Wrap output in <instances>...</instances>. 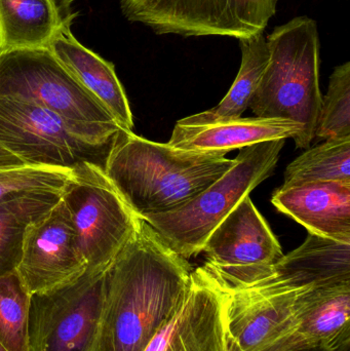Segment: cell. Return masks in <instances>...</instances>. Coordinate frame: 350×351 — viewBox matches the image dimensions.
<instances>
[{"instance_id": "cell-1", "label": "cell", "mask_w": 350, "mask_h": 351, "mask_svg": "<svg viewBox=\"0 0 350 351\" xmlns=\"http://www.w3.org/2000/svg\"><path fill=\"white\" fill-rule=\"evenodd\" d=\"M192 267L143 219L106 271L102 321L92 351H144L190 288Z\"/></svg>"}, {"instance_id": "cell-2", "label": "cell", "mask_w": 350, "mask_h": 351, "mask_svg": "<svg viewBox=\"0 0 350 351\" xmlns=\"http://www.w3.org/2000/svg\"><path fill=\"white\" fill-rule=\"evenodd\" d=\"M234 162L223 154L184 152L121 130L103 170L134 214L143 219L182 208Z\"/></svg>"}, {"instance_id": "cell-3", "label": "cell", "mask_w": 350, "mask_h": 351, "mask_svg": "<svg viewBox=\"0 0 350 351\" xmlns=\"http://www.w3.org/2000/svg\"><path fill=\"white\" fill-rule=\"evenodd\" d=\"M269 62L249 108L259 117L300 123L297 148L314 139L323 96L320 88V35L316 21L297 16L267 36Z\"/></svg>"}, {"instance_id": "cell-4", "label": "cell", "mask_w": 350, "mask_h": 351, "mask_svg": "<svg viewBox=\"0 0 350 351\" xmlns=\"http://www.w3.org/2000/svg\"><path fill=\"white\" fill-rule=\"evenodd\" d=\"M0 96L51 111L103 145H110L123 130L49 49L0 53Z\"/></svg>"}, {"instance_id": "cell-5", "label": "cell", "mask_w": 350, "mask_h": 351, "mask_svg": "<svg viewBox=\"0 0 350 351\" xmlns=\"http://www.w3.org/2000/svg\"><path fill=\"white\" fill-rule=\"evenodd\" d=\"M285 142L273 140L242 148L229 170L188 204L143 220L177 255L186 260L197 256L222 220L273 174Z\"/></svg>"}, {"instance_id": "cell-6", "label": "cell", "mask_w": 350, "mask_h": 351, "mask_svg": "<svg viewBox=\"0 0 350 351\" xmlns=\"http://www.w3.org/2000/svg\"><path fill=\"white\" fill-rule=\"evenodd\" d=\"M88 269H108L135 232L134 214L105 174L103 167L84 162L73 169L61 196Z\"/></svg>"}, {"instance_id": "cell-7", "label": "cell", "mask_w": 350, "mask_h": 351, "mask_svg": "<svg viewBox=\"0 0 350 351\" xmlns=\"http://www.w3.org/2000/svg\"><path fill=\"white\" fill-rule=\"evenodd\" d=\"M279 0H121L129 22L155 34L249 38L263 34Z\"/></svg>"}, {"instance_id": "cell-8", "label": "cell", "mask_w": 350, "mask_h": 351, "mask_svg": "<svg viewBox=\"0 0 350 351\" xmlns=\"http://www.w3.org/2000/svg\"><path fill=\"white\" fill-rule=\"evenodd\" d=\"M110 146L92 141L38 105L0 96V147L25 164L70 170L84 162L104 167Z\"/></svg>"}, {"instance_id": "cell-9", "label": "cell", "mask_w": 350, "mask_h": 351, "mask_svg": "<svg viewBox=\"0 0 350 351\" xmlns=\"http://www.w3.org/2000/svg\"><path fill=\"white\" fill-rule=\"evenodd\" d=\"M106 270L31 295L28 351H92L102 321Z\"/></svg>"}, {"instance_id": "cell-10", "label": "cell", "mask_w": 350, "mask_h": 351, "mask_svg": "<svg viewBox=\"0 0 350 351\" xmlns=\"http://www.w3.org/2000/svg\"><path fill=\"white\" fill-rule=\"evenodd\" d=\"M203 252V269L222 289L234 290L277 263L283 250L250 195L222 220L209 235Z\"/></svg>"}, {"instance_id": "cell-11", "label": "cell", "mask_w": 350, "mask_h": 351, "mask_svg": "<svg viewBox=\"0 0 350 351\" xmlns=\"http://www.w3.org/2000/svg\"><path fill=\"white\" fill-rule=\"evenodd\" d=\"M88 270L62 198L25 231L16 272L31 295L75 282Z\"/></svg>"}, {"instance_id": "cell-12", "label": "cell", "mask_w": 350, "mask_h": 351, "mask_svg": "<svg viewBox=\"0 0 350 351\" xmlns=\"http://www.w3.org/2000/svg\"><path fill=\"white\" fill-rule=\"evenodd\" d=\"M219 289L224 296L226 351H265L285 339L295 331L312 290L258 294Z\"/></svg>"}, {"instance_id": "cell-13", "label": "cell", "mask_w": 350, "mask_h": 351, "mask_svg": "<svg viewBox=\"0 0 350 351\" xmlns=\"http://www.w3.org/2000/svg\"><path fill=\"white\" fill-rule=\"evenodd\" d=\"M144 351H226L223 293L201 266L191 272L180 308Z\"/></svg>"}, {"instance_id": "cell-14", "label": "cell", "mask_w": 350, "mask_h": 351, "mask_svg": "<svg viewBox=\"0 0 350 351\" xmlns=\"http://www.w3.org/2000/svg\"><path fill=\"white\" fill-rule=\"evenodd\" d=\"M345 280H350V245L310 233L299 247L284 255L254 280L228 291L277 294L308 290Z\"/></svg>"}, {"instance_id": "cell-15", "label": "cell", "mask_w": 350, "mask_h": 351, "mask_svg": "<svg viewBox=\"0 0 350 351\" xmlns=\"http://www.w3.org/2000/svg\"><path fill=\"white\" fill-rule=\"evenodd\" d=\"M271 202L312 234L350 245V183L282 186Z\"/></svg>"}, {"instance_id": "cell-16", "label": "cell", "mask_w": 350, "mask_h": 351, "mask_svg": "<svg viewBox=\"0 0 350 351\" xmlns=\"http://www.w3.org/2000/svg\"><path fill=\"white\" fill-rule=\"evenodd\" d=\"M302 131L300 123L277 117H240L205 125L176 123L168 144L184 152L225 156L232 150L262 142L288 138H293L296 142Z\"/></svg>"}, {"instance_id": "cell-17", "label": "cell", "mask_w": 350, "mask_h": 351, "mask_svg": "<svg viewBox=\"0 0 350 351\" xmlns=\"http://www.w3.org/2000/svg\"><path fill=\"white\" fill-rule=\"evenodd\" d=\"M75 0H0V53L49 49L71 32Z\"/></svg>"}, {"instance_id": "cell-18", "label": "cell", "mask_w": 350, "mask_h": 351, "mask_svg": "<svg viewBox=\"0 0 350 351\" xmlns=\"http://www.w3.org/2000/svg\"><path fill=\"white\" fill-rule=\"evenodd\" d=\"M49 49L80 84L108 110L121 129L133 130V114L129 100L112 63L82 45L71 32L58 37Z\"/></svg>"}, {"instance_id": "cell-19", "label": "cell", "mask_w": 350, "mask_h": 351, "mask_svg": "<svg viewBox=\"0 0 350 351\" xmlns=\"http://www.w3.org/2000/svg\"><path fill=\"white\" fill-rule=\"evenodd\" d=\"M292 342L301 348L336 350L350 338V280L312 289Z\"/></svg>"}, {"instance_id": "cell-20", "label": "cell", "mask_w": 350, "mask_h": 351, "mask_svg": "<svg viewBox=\"0 0 350 351\" xmlns=\"http://www.w3.org/2000/svg\"><path fill=\"white\" fill-rule=\"evenodd\" d=\"M242 63L232 88L223 100L210 110L185 117L178 121L183 125H205L240 119L249 108L269 62L266 38L257 34L240 39Z\"/></svg>"}, {"instance_id": "cell-21", "label": "cell", "mask_w": 350, "mask_h": 351, "mask_svg": "<svg viewBox=\"0 0 350 351\" xmlns=\"http://www.w3.org/2000/svg\"><path fill=\"white\" fill-rule=\"evenodd\" d=\"M61 196L31 192L0 202V276L16 271L27 227L53 208Z\"/></svg>"}, {"instance_id": "cell-22", "label": "cell", "mask_w": 350, "mask_h": 351, "mask_svg": "<svg viewBox=\"0 0 350 351\" xmlns=\"http://www.w3.org/2000/svg\"><path fill=\"white\" fill-rule=\"evenodd\" d=\"M283 186L320 182L350 183V137L325 140L288 166Z\"/></svg>"}, {"instance_id": "cell-23", "label": "cell", "mask_w": 350, "mask_h": 351, "mask_svg": "<svg viewBox=\"0 0 350 351\" xmlns=\"http://www.w3.org/2000/svg\"><path fill=\"white\" fill-rule=\"evenodd\" d=\"M30 301L16 271L0 276V344L8 351H28Z\"/></svg>"}, {"instance_id": "cell-24", "label": "cell", "mask_w": 350, "mask_h": 351, "mask_svg": "<svg viewBox=\"0 0 350 351\" xmlns=\"http://www.w3.org/2000/svg\"><path fill=\"white\" fill-rule=\"evenodd\" d=\"M73 170L47 166L0 167V202L31 192L62 194Z\"/></svg>"}, {"instance_id": "cell-25", "label": "cell", "mask_w": 350, "mask_h": 351, "mask_svg": "<svg viewBox=\"0 0 350 351\" xmlns=\"http://www.w3.org/2000/svg\"><path fill=\"white\" fill-rule=\"evenodd\" d=\"M350 137V62L337 66L323 98L314 138L318 140Z\"/></svg>"}, {"instance_id": "cell-26", "label": "cell", "mask_w": 350, "mask_h": 351, "mask_svg": "<svg viewBox=\"0 0 350 351\" xmlns=\"http://www.w3.org/2000/svg\"><path fill=\"white\" fill-rule=\"evenodd\" d=\"M265 351H334L329 350L326 348H298L297 346L293 343L290 339V335L287 336L285 339L279 341V343L273 346V348H268Z\"/></svg>"}, {"instance_id": "cell-27", "label": "cell", "mask_w": 350, "mask_h": 351, "mask_svg": "<svg viewBox=\"0 0 350 351\" xmlns=\"http://www.w3.org/2000/svg\"><path fill=\"white\" fill-rule=\"evenodd\" d=\"M24 162L8 152L4 148L0 147V167L25 166ZM30 166V165H29Z\"/></svg>"}, {"instance_id": "cell-28", "label": "cell", "mask_w": 350, "mask_h": 351, "mask_svg": "<svg viewBox=\"0 0 350 351\" xmlns=\"http://www.w3.org/2000/svg\"><path fill=\"white\" fill-rule=\"evenodd\" d=\"M334 351H350V338L349 339L345 340V341Z\"/></svg>"}, {"instance_id": "cell-29", "label": "cell", "mask_w": 350, "mask_h": 351, "mask_svg": "<svg viewBox=\"0 0 350 351\" xmlns=\"http://www.w3.org/2000/svg\"><path fill=\"white\" fill-rule=\"evenodd\" d=\"M0 351H8L5 350V348H3V346L0 344Z\"/></svg>"}]
</instances>
